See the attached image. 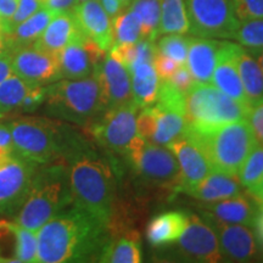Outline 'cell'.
I'll list each match as a JSON object with an SVG mask.
<instances>
[{
  "instance_id": "8d00e7d4",
  "label": "cell",
  "mask_w": 263,
  "mask_h": 263,
  "mask_svg": "<svg viewBox=\"0 0 263 263\" xmlns=\"http://www.w3.org/2000/svg\"><path fill=\"white\" fill-rule=\"evenodd\" d=\"M190 39L192 38L184 37L183 34H164V37L157 42L156 48L166 57L182 65L186 62Z\"/></svg>"
},
{
  "instance_id": "ee69618b",
  "label": "cell",
  "mask_w": 263,
  "mask_h": 263,
  "mask_svg": "<svg viewBox=\"0 0 263 263\" xmlns=\"http://www.w3.org/2000/svg\"><path fill=\"white\" fill-rule=\"evenodd\" d=\"M248 121L258 145L263 146V103L250 110Z\"/></svg>"
},
{
  "instance_id": "681fc988",
  "label": "cell",
  "mask_w": 263,
  "mask_h": 263,
  "mask_svg": "<svg viewBox=\"0 0 263 263\" xmlns=\"http://www.w3.org/2000/svg\"><path fill=\"white\" fill-rule=\"evenodd\" d=\"M12 73H14V71H12L10 54L6 52L4 55H0V83L10 77Z\"/></svg>"
},
{
  "instance_id": "4316f807",
  "label": "cell",
  "mask_w": 263,
  "mask_h": 263,
  "mask_svg": "<svg viewBox=\"0 0 263 263\" xmlns=\"http://www.w3.org/2000/svg\"><path fill=\"white\" fill-rule=\"evenodd\" d=\"M141 258L140 235L134 229L117 238H108L98 255V261L103 263H139Z\"/></svg>"
},
{
  "instance_id": "ffe728a7",
  "label": "cell",
  "mask_w": 263,
  "mask_h": 263,
  "mask_svg": "<svg viewBox=\"0 0 263 263\" xmlns=\"http://www.w3.org/2000/svg\"><path fill=\"white\" fill-rule=\"evenodd\" d=\"M240 44L232 42H221L217 50L216 64L213 68L212 83L219 90L240 104L249 107L238 71V50Z\"/></svg>"
},
{
  "instance_id": "7402d4cb",
  "label": "cell",
  "mask_w": 263,
  "mask_h": 263,
  "mask_svg": "<svg viewBox=\"0 0 263 263\" xmlns=\"http://www.w3.org/2000/svg\"><path fill=\"white\" fill-rule=\"evenodd\" d=\"M83 34L77 24L73 12H59L49 22L42 35L33 44L43 50L59 54L66 45Z\"/></svg>"
},
{
  "instance_id": "9a60e30c",
  "label": "cell",
  "mask_w": 263,
  "mask_h": 263,
  "mask_svg": "<svg viewBox=\"0 0 263 263\" xmlns=\"http://www.w3.org/2000/svg\"><path fill=\"white\" fill-rule=\"evenodd\" d=\"M106 51L93 41L80 35L66 45L58 54L61 80H82L94 73L97 66L103 61Z\"/></svg>"
},
{
  "instance_id": "f546056e",
  "label": "cell",
  "mask_w": 263,
  "mask_h": 263,
  "mask_svg": "<svg viewBox=\"0 0 263 263\" xmlns=\"http://www.w3.org/2000/svg\"><path fill=\"white\" fill-rule=\"evenodd\" d=\"M34 87L15 73L0 83V118L21 112L26 98Z\"/></svg>"
},
{
  "instance_id": "277c9868",
  "label": "cell",
  "mask_w": 263,
  "mask_h": 263,
  "mask_svg": "<svg viewBox=\"0 0 263 263\" xmlns=\"http://www.w3.org/2000/svg\"><path fill=\"white\" fill-rule=\"evenodd\" d=\"M16 155L38 166L64 161L66 150L78 133L57 118L20 116L8 122Z\"/></svg>"
},
{
  "instance_id": "603a6c76",
  "label": "cell",
  "mask_w": 263,
  "mask_h": 263,
  "mask_svg": "<svg viewBox=\"0 0 263 263\" xmlns=\"http://www.w3.org/2000/svg\"><path fill=\"white\" fill-rule=\"evenodd\" d=\"M219 43L221 42L212 38L197 37L190 39L186 67L189 68L195 83L210 84L212 82Z\"/></svg>"
},
{
  "instance_id": "60d3db41",
  "label": "cell",
  "mask_w": 263,
  "mask_h": 263,
  "mask_svg": "<svg viewBox=\"0 0 263 263\" xmlns=\"http://www.w3.org/2000/svg\"><path fill=\"white\" fill-rule=\"evenodd\" d=\"M167 81L182 94L188 93L195 84V81H194L193 76L185 64L179 65V67L174 71V73Z\"/></svg>"
},
{
  "instance_id": "db71d44e",
  "label": "cell",
  "mask_w": 263,
  "mask_h": 263,
  "mask_svg": "<svg viewBox=\"0 0 263 263\" xmlns=\"http://www.w3.org/2000/svg\"><path fill=\"white\" fill-rule=\"evenodd\" d=\"M121 2H122V4L126 6V8H128V6H129V4L132 2H133V0H121Z\"/></svg>"
},
{
  "instance_id": "7bdbcfd3",
  "label": "cell",
  "mask_w": 263,
  "mask_h": 263,
  "mask_svg": "<svg viewBox=\"0 0 263 263\" xmlns=\"http://www.w3.org/2000/svg\"><path fill=\"white\" fill-rule=\"evenodd\" d=\"M108 51H110L108 54H110L115 60H117L120 64L126 66L127 68L136 61V43H121V44H114L112 48Z\"/></svg>"
},
{
  "instance_id": "e0dca14e",
  "label": "cell",
  "mask_w": 263,
  "mask_h": 263,
  "mask_svg": "<svg viewBox=\"0 0 263 263\" xmlns=\"http://www.w3.org/2000/svg\"><path fill=\"white\" fill-rule=\"evenodd\" d=\"M37 232L0 219V262H37Z\"/></svg>"
},
{
  "instance_id": "ab89813d",
  "label": "cell",
  "mask_w": 263,
  "mask_h": 263,
  "mask_svg": "<svg viewBox=\"0 0 263 263\" xmlns=\"http://www.w3.org/2000/svg\"><path fill=\"white\" fill-rule=\"evenodd\" d=\"M42 8V4L39 0H18L17 9H16L14 16H12L11 20L6 24L4 28V34L14 29L16 26L24 22L26 18H28L29 16L34 14L37 10Z\"/></svg>"
},
{
  "instance_id": "f5cc1de1",
  "label": "cell",
  "mask_w": 263,
  "mask_h": 263,
  "mask_svg": "<svg viewBox=\"0 0 263 263\" xmlns=\"http://www.w3.org/2000/svg\"><path fill=\"white\" fill-rule=\"evenodd\" d=\"M6 52H8V47H6L4 29H3V25L0 22V55H4Z\"/></svg>"
},
{
  "instance_id": "7a4b0ae2",
  "label": "cell",
  "mask_w": 263,
  "mask_h": 263,
  "mask_svg": "<svg viewBox=\"0 0 263 263\" xmlns=\"http://www.w3.org/2000/svg\"><path fill=\"white\" fill-rule=\"evenodd\" d=\"M37 262H85L98 258L108 239L106 226L72 203L37 232Z\"/></svg>"
},
{
  "instance_id": "2e32d148",
  "label": "cell",
  "mask_w": 263,
  "mask_h": 263,
  "mask_svg": "<svg viewBox=\"0 0 263 263\" xmlns=\"http://www.w3.org/2000/svg\"><path fill=\"white\" fill-rule=\"evenodd\" d=\"M93 74L99 82L105 110L133 101L129 71L110 54L105 55Z\"/></svg>"
},
{
  "instance_id": "d6986e66",
  "label": "cell",
  "mask_w": 263,
  "mask_h": 263,
  "mask_svg": "<svg viewBox=\"0 0 263 263\" xmlns=\"http://www.w3.org/2000/svg\"><path fill=\"white\" fill-rule=\"evenodd\" d=\"M81 31L104 51L114 45V28L111 17L106 14L99 0L78 3L72 9Z\"/></svg>"
},
{
  "instance_id": "9f6ffc18",
  "label": "cell",
  "mask_w": 263,
  "mask_h": 263,
  "mask_svg": "<svg viewBox=\"0 0 263 263\" xmlns=\"http://www.w3.org/2000/svg\"><path fill=\"white\" fill-rule=\"evenodd\" d=\"M82 2H87V0H78V3H82ZM77 3V4H78Z\"/></svg>"
},
{
  "instance_id": "ac0fdd59",
  "label": "cell",
  "mask_w": 263,
  "mask_h": 263,
  "mask_svg": "<svg viewBox=\"0 0 263 263\" xmlns=\"http://www.w3.org/2000/svg\"><path fill=\"white\" fill-rule=\"evenodd\" d=\"M178 161L182 192L186 193L212 172L206 156L195 143L186 137H179L166 145Z\"/></svg>"
},
{
  "instance_id": "f35d334b",
  "label": "cell",
  "mask_w": 263,
  "mask_h": 263,
  "mask_svg": "<svg viewBox=\"0 0 263 263\" xmlns=\"http://www.w3.org/2000/svg\"><path fill=\"white\" fill-rule=\"evenodd\" d=\"M157 116L154 106H146L141 110L139 115H137V133L144 139H153L156 130Z\"/></svg>"
},
{
  "instance_id": "4fadbf2b",
  "label": "cell",
  "mask_w": 263,
  "mask_h": 263,
  "mask_svg": "<svg viewBox=\"0 0 263 263\" xmlns=\"http://www.w3.org/2000/svg\"><path fill=\"white\" fill-rule=\"evenodd\" d=\"M12 71L20 78L33 85H48L61 80L57 54L43 50L34 44L8 51Z\"/></svg>"
},
{
  "instance_id": "83f0119b",
  "label": "cell",
  "mask_w": 263,
  "mask_h": 263,
  "mask_svg": "<svg viewBox=\"0 0 263 263\" xmlns=\"http://www.w3.org/2000/svg\"><path fill=\"white\" fill-rule=\"evenodd\" d=\"M238 71L249 107L263 103V72L248 49L240 45L238 50Z\"/></svg>"
},
{
  "instance_id": "cb8c5ba5",
  "label": "cell",
  "mask_w": 263,
  "mask_h": 263,
  "mask_svg": "<svg viewBox=\"0 0 263 263\" xmlns=\"http://www.w3.org/2000/svg\"><path fill=\"white\" fill-rule=\"evenodd\" d=\"M189 213L167 211L154 217L146 226V239L153 248H164L178 240L185 230Z\"/></svg>"
},
{
  "instance_id": "8fae6325",
  "label": "cell",
  "mask_w": 263,
  "mask_h": 263,
  "mask_svg": "<svg viewBox=\"0 0 263 263\" xmlns=\"http://www.w3.org/2000/svg\"><path fill=\"white\" fill-rule=\"evenodd\" d=\"M176 242L172 249L176 258L202 263L224 261L215 229L197 215H189L188 226Z\"/></svg>"
},
{
  "instance_id": "836d02e7",
  "label": "cell",
  "mask_w": 263,
  "mask_h": 263,
  "mask_svg": "<svg viewBox=\"0 0 263 263\" xmlns=\"http://www.w3.org/2000/svg\"><path fill=\"white\" fill-rule=\"evenodd\" d=\"M128 8L139 17L141 38L155 42L159 37L160 0H133Z\"/></svg>"
},
{
  "instance_id": "4dcf8cb0",
  "label": "cell",
  "mask_w": 263,
  "mask_h": 263,
  "mask_svg": "<svg viewBox=\"0 0 263 263\" xmlns=\"http://www.w3.org/2000/svg\"><path fill=\"white\" fill-rule=\"evenodd\" d=\"M190 31L184 0H160V34H185Z\"/></svg>"
},
{
  "instance_id": "484cf974",
  "label": "cell",
  "mask_w": 263,
  "mask_h": 263,
  "mask_svg": "<svg viewBox=\"0 0 263 263\" xmlns=\"http://www.w3.org/2000/svg\"><path fill=\"white\" fill-rule=\"evenodd\" d=\"M132 81L133 101L139 108L155 104L159 94L160 78L153 62H133L128 67Z\"/></svg>"
},
{
  "instance_id": "1f68e13d",
  "label": "cell",
  "mask_w": 263,
  "mask_h": 263,
  "mask_svg": "<svg viewBox=\"0 0 263 263\" xmlns=\"http://www.w3.org/2000/svg\"><path fill=\"white\" fill-rule=\"evenodd\" d=\"M239 182L256 201L261 202L263 188V146L256 145L238 174Z\"/></svg>"
},
{
  "instance_id": "816d5d0a",
  "label": "cell",
  "mask_w": 263,
  "mask_h": 263,
  "mask_svg": "<svg viewBox=\"0 0 263 263\" xmlns=\"http://www.w3.org/2000/svg\"><path fill=\"white\" fill-rule=\"evenodd\" d=\"M250 54L255 58V60L257 61V64L261 67V70L263 72V48L261 49H248Z\"/></svg>"
},
{
  "instance_id": "44dd1931",
  "label": "cell",
  "mask_w": 263,
  "mask_h": 263,
  "mask_svg": "<svg viewBox=\"0 0 263 263\" xmlns=\"http://www.w3.org/2000/svg\"><path fill=\"white\" fill-rule=\"evenodd\" d=\"M202 209L222 222L248 227H255L261 211L258 202L249 193H240L221 201L205 203Z\"/></svg>"
},
{
  "instance_id": "6da1fadb",
  "label": "cell",
  "mask_w": 263,
  "mask_h": 263,
  "mask_svg": "<svg viewBox=\"0 0 263 263\" xmlns=\"http://www.w3.org/2000/svg\"><path fill=\"white\" fill-rule=\"evenodd\" d=\"M64 162L67 166L73 205L107 227L116 207L117 195L110 161L78 132L66 150Z\"/></svg>"
},
{
  "instance_id": "5bb4252c",
  "label": "cell",
  "mask_w": 263,
  "mask_h": 263,
  "mask_svg": "<svg viewBox=\"0 0 263 263\" xmlns=\"http://www.w3.org/2000/svg\"><path fill=\"white\" fill-rule=\"evenodd\" d=\"M202 218L215 229L224 261L249 262L259 255L257 236L248 226L232 224L202 211Z\"/></svg>"
},
{
  "instance_id": "d590c367",
  "label": "cell",
  "mask_w": 263,
  "mask_h": 263,
  "mask_svg": "<svg viewBox=\"0 0 263 263\" xmlns=\"http://www.w3.org/2000/svg\"><path fill=\"white\" fill-rule=\"evenodd\" d=\"M232 39L248 49L263 48V18L240 22Z\"/></svg>"
},
{
  "instance_id": "3957f363",
  "label": "cell",
  "mask_w": 263,
  "mask_h": 263,
  "mask_svg": "<svg viewBox=\"0 0 263 263\" xmlns=\"http://www.w3.org/2000/svg\"><path fill=\"white\" fill-rule=\"evenodd\" d=\"M72 203L68 171L64 161L41 164L33 174L27 196L14 221L26 229L38 232Z\"/></svg>"
},
{
  "instance_id": "ba28073f",
  "label": "cell",
  "mask_w": 263,
  "mask_h": 263,
  "mask_svg": "<svg viewBox=\"0 0 263 263\" xmlns=\"http://www.w3.org/2000/svg\"><path fill=\"white\" fill-rule=\"evenodd\" d=\"M123 156L143 182L168 192H182L178 163L168 147L146 141L137 134Z\"/></svg>"
},
{
  "instance_id": "e575fe53",
  "label": "cell",
  "mask_w": 263,
  "mask_h": 263,
  "mask_svg": "<svg viewBox=\"0 0 263 263\" xmlns=\"http://www.w3.org/2000/svg\"><path fill=\"white\" fill-rule=\"evenodd\" d=\"M114 44L136 43L141 39L139 17L130 9L122 11L112 20Z\"/></svg>"
},
{
  "instance_id": "52a82bcc",
  "label": "cell",
  "mask_w": 263,
  "mask_h": 263,
  "mask_svg": "<svg viewBox=\"0 0 263 263\" xmlns=\"http://www.w3.org/2000/svg\"><path fill=\"white\" fill-rule=\"evenodd\" d=\"M250 110L218 88L195 83L185 98V129L207 132L248 120Z\"/></svg>"
},
{
  "instance_id": "c3c4849f",
  "label": "cell",
  "mask_w": 263,
  "mask_h": 263,
  "mask_svg": "<svg viewBox=\"0 0 263 263\" xmlns=\"http://www.w3.org/2000/svg\"><path fill=\"white\" fill-rule=\"evenodd\" d=\"M99 2L103 5L106 14L112 20L116 17L118 14H121V12L123 11V9L126 8L121 0H99Z\"/></svg>"
},
{
  "instance_id": "b9f144b4",
  "label": "cell",
  "mask_w": 263,
  "mask_h": 263,
  "mask_svg": "<svg viewBox=\"0 0 263 263\" xmlns=\"http://www.w3.org/2000/svg\"><path fill=\"white\" fill-rule=\"evenodd\" d=\"M153 65L160 80L167 81L171 76L174 73V71L179 67L180 64H178L177 61H174L173 59L166 57V55L162 54V52L157 50L156 48L155 55H154Z\"/></svg>"
},
{
  "instance_id": "7dc6e473",
  "label": "cell",
  "mask_w": 263,
  "mask_h": 263,
  "mask_svg": "<svg viewBox=\"0 0 263 263\" xmlns=\"http://www.w3.org/2000/svg\"><path fill=\"white\" fill-rule=\"evenodd\" d=\"M77 3L78 0H49L44 6L50 9L55 14H59V12L71 11L77 5Z\"/></svg>"
},
{
  "instance_id": "d4e9b609",
  "label": "cell",
  "mask_w": 263,
  "mask_h": 263,
  "mask_svg": "<svg viewBox=\"0 0 263 263\" xmlns=\"http://www.w3.org/2000/svg\"><path fill=\"white\" fill-rule=\"evenodd\" d=\"M240 193L242 192L238 177L216 172V171H212L201 182L186 192L194 199L205 203L221 201Z\"/></svg>"
},
{
  "instance_id": "bcb514c9",
  "label": "cell",
  "mask_w": 263,
  "mask_h": 263,
  "mask_svg": "<svg viewBox=\"0 0 263 263\" xmlns=\"http://www.w3.org/2000/svg\"><path fill=\"white\" fill-rule=\"evenodd\" d=\"M17 5L18 0H0V22H2L3 28L14 16Z\"/></svg>"
},
{
  "instance_id": "f907efd6",
  "label": "cell",
  "mask_w": 263,
  "mask_h": 263,
  "mask_svg": "<svg viewBox=\"0 0 263 263\" xmlns=\"http://www.w3.org/2000/svg\"><path fill=\"white\" fill-rule=\"evenodd\" d=\"M255 228H256V236H257L258 241L261 242L263 246V210L259 211V215L255 223Z\"/></svg>"
},
{
  "instance_id": "d6a6232c",
  "label": "cell",
  "mask_w": 263,
  "mask_h": 263,
  "mask_svg": "<svg viewBox=\"0 0 263 263\" xmlns=\"http://www.w3.org/2000/svg\"><path fill=\"white\" fill-rule=\"evenodd\" d=\"M157 116L156 130L151 141L166 146L171 141L182 137L185 129V115L179 111L154 106Z\"/></svg>"
},
{
  "instance_id": "9c48e42d",
  "label": "cell",
  "mask_w": 263,
  "mask_h": 263,
  "mask_svg": "<svg viewBox=\"0 0 263 263\" xmlns=\"http://www.w3.org/2000/svg\"><path fill=\"white\" fill-rule=\"evenodd\" d=\"M138 110L139 107L134 101L107 108L85 128L101 147L106 151L123 155L128 144L138 134Z\"/></svg>"
},
{
  "instance_id": "8992f818",
  "label": "cell",
  "mask_w": 263,
  "mask_h": 263,
  "mask_svg": "<svg viewBox=\"0 0 263 263\" xmlns=\"http://www.w3.org/2000/svg\"><path fill=\"white\" fill-rule=\"evenodd\" d=\"M43 111L48 117L85 128L105 107L94 74L82 80H59L45 85Z\"/></svg>"
},
{
  "instance_id": "7c38bea8",
  "label": "cell",
  "mask_w": 263,
  "mask_h": 263,
  "mask_svg": "<svg viewBox=\"0 0 263 263\" xmlns=\"http://www.w3.org/2000/svg\"><path fill=\"white\" fill-rule=\"evenodd\" d=\"M38 164L14 154L0 163V216H14L27 196Z\"/></svg>"
},
{
  "instance_id": "74e56055",
  "label": "cell",
  "mask_w": 263,
  "mask_h": 263,
  "mask_svg": "<svg viewBox=\"0 0 263 263\" xmlns=\"http://www.w3.org/2000/svg\"><path fill=\"white\" fill-rule=\"evenodd\" d=\"M239 22L263 18V0H232Z\"/></svg>"
},
{
  "instance_id": "11a10c76",
  "label": "cell",
  "mask_w": 263,
  "mask_h": 263,
  "mask_svg": "<svg viewBox=\"0 0 263 263\" xmlns=\"http://www.w3.org/2000/svg\"><path fill=\"white\" fill-rule=\"evenodd\" d=\"M39 2H41V4H42V6H44L45 4H47V3L49 2V0H39Z\"/></svg>"
},
{
  "instance_id": "5b68a950",
  "label": "cell",
  "mask_w": 263,
  "mask_h": 263,
  "mask_svg": "<svg viewBox=\"0 0 263 263\" xmlns=\"http://www.w3.org/2000/svg\"><path fill=\"white\" fill-rule=\"evenodd\" d=\"M183 136L201 149L212 171L236 177L257 145L248 120L224 124L207 132L184 129Z\"/></svg>"
},
{
  "instance_id": "30bf717a",
  "label": "cell",
  "mask_w": 263,
  "mask_h": 263,
  "mask_svg": "<svg viewBox=\"0 0 263 263\" xmlns=\"http://www.w3.org/2000/svg\"><path fill=\"white\" fill-rule=\"evenodd\" d=\"M190 33L202 38L232 39L239 26L232 0H184Z\"/></svg>"
},
{
  "instance_id": "f6af8a7d",
  "label": "cell",
  "mask_w": 263,
  "mask_h": 263,
  "mask_svg": "<svg viewBox=\"0 0 263 263\" xmlns=\"http://www.w3.org/2000/svg\"><path fill=\"white\" fill-rule=\"evenodd\" d=\"M14 154V144L8 123H0V163Z\"/></svg>"
},
{
  "instance_id": "f1b7e54d",
  "label": "cell",
  "mask_w": 263,
  "mask_h": 263,
  "mask_svg": "<svg viewBox=\"0 0 263 263\" xmlns=\"http://www.w3.org/2000/svg\"><path fill=\"white\" fill-rule=\"evenodd\" d=\"M57 15L50 9L42 6L34 14L26 18L24 22L16 26L14 29L5 33V42L8 51L16 48L33 44L41 37L42 33L47 28L49 22Z\"/></svg>"
}]
</instances>
